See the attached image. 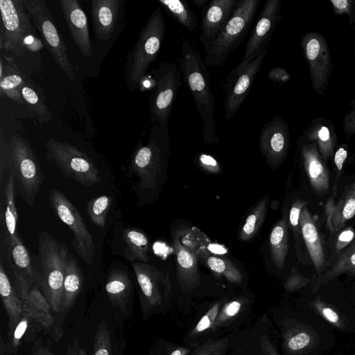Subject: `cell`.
I'll list each match as a JSON object with an SVG mask.
<instances>
[{
    "instance_id": "6da1fadb",
    "label": "cell",
    "mask_w": 355,
    "mask_h": 355,
    "mask_svg": "<svg viewBox=\"0 0 355 355\" xmlns=\"http://www.w3.org/2000/svg\"><path fill=\"white\" fill-rule=\"evenodd\" d=\"M207 65L198 49L183 38L181 71L191 92L203 124V139L207 145L218 143L215 119L216 99L210 89Z\"/></svg>"
},
{
    "instance_id": "7a4b0ae2",
    "label": "cell",
    "mask_w": 355,
    "mask_h": 355,
    "mask_svg": "<svg viewBox=\"0 0 355 355\" xmlns=\"http://www.w3.org/2000/svg\"><path fill=\"white\" fill-rule=\"evenodd\" d=\"M165 34V21L159 8L151 16L134 48L127 55L125 79L130 91L139 87L146 78L150 65L159 56Z\"/></svg>"
},
{
    "instance_id": "3957f363",
    "label": "cell",
    "mask_w": 355,
    "mask_h": 355,
    "mask_svg": "<svg viewBox=\"0 0 355 355\" xmlns=\"http://www.w3.org/2000/svg\"><path fill=\"white\" fill-rule=\"evenodd\" d=\"M39 258L43 275L40 286L55 312H62L63 284L70 254L67 248L46 232H42L38 242Z\"/></svg>"
},
{
    "instance_id": "277c9868",
    "label": "cell",
    "mask_w": 355,
    "mask_h": 355,
    "mask_svg": "<svg viewBox=\"0 0 355 355\" xmlns=\"http://www.w3.org/2000/svg\"><path fill=\"white\" fill-rule=\"evenodd\" d=\"M260 0H240L217 38L205 49L208 67H220L242 42L255 19Z\"/></svg>"
},
{
    "instance_id": "5b68a950",
    "label": "cell",
    "mask_w": 355,
    "mask_h": 355,
    "mask_svg": "<svg viewBox=\"0 0 355 355\" xmlns=\"http://www.w3.org/2000/svg\"><path fill=\"white\" fill-rule=\"evenodd\" d=\"M9 170L18 181L21 195L33 206L45 176L30 144L19 135H14L9 144Z\"/></svg>"
},
{
    "instance_id": "8992f818",
    "label": "cell",
    "mask_w": 355,
    "mask_h": 355,
    "mask_svg": "<svg viewBox=\"0 0 355 355\" xmlns=\"http://www.w3.org/2000/svg\"><path fill=\"white\" fill-rule=\"evenodd\" d=\"M154 126L149 143L146 146H138L130 162V170L139 179L135 186L139 189L155 188L168 150L169 122Z\"/></svg>"
},
{
    "instance_id": "52a82bcc",
    "label": "cell",
    "mask_w": 355,
    "mask_h": 355,
    "mask_svg": "<svg viewBox=\"0 0 355 355\" xmlns=\"http://www.w3.org/2000/svg\"><path fill=\"white\" fill-rule=\"evenodd\" d=\"M2 24L0 49L22 56L33 40L34 30L23 0H0ZM34 41V40H33Z\"/></svg>"
},
{
    "instance_id": "ba28073f",
    "label": "cell",
    "mask_w": 355,
    "mask_h": 355,
    "mask_svg": "<svg viewBox=\"0 0 355 355\" xmlns=\"http://www.w3.org/2000/svg\"><path fill=\"white\" fill-rule=\"evenodd\" d=\"M46 148L49 159L67 178L85 187L101 182L95 165L76 147L50 139L47 141Z\"/></svg>"
},
{
    "instance_id": "9c48e42d",
    "label": "cell",
    "mask_w": 355,
    "mask_h": 355,
    "mask_svg": "<svg viewBox=\"0 0 355 355\" xmlns=\"http://www.w3.org/2000/svg\"><path fill=\"white\" fill-rule=\"evenodd\" d=\"M23 3L34 27L56 62L65 76L74 82L76 78L74 67L69 59L66 45L46 3L44 0H23Z\"/></svg>"
},
{
    "instance_id": "30bf717a",
    "label": "cell",
    "mask_w": 355,
    "mask_h": 355,
    "mask_svg": "<svg viewBox=\"0 0 355 355\" xmlns=\"http://www.w3.org/2000/svg\"><path fill=\"white\" fill-rule=\"evenodd\" d=\"M154 75L155 86L150 99V109L152 122L157 125L170 122L183 77L178 66L170 62H162Z\"/></svg>"
},
{
    "instance_id": "8fae6325",
    "label": "cell",
    "mask_w": 355,
    "mask_h": 355,
    "mask_svg": "<svg viewBox=\"0 0 355 355\" xmlns=\"http://www.w3.org/2000/svg\"><path fill=\"white\" fill-rule=\"evenodd\" d=\"M49 201L56 216L73 233L72 244L75 250L86 264L91 265L95 257V245L79 209L55 188L50 192Z\"/></svg>"
},
{
    "instance_id": "7c38bea8",
    "label": "cell",
    "mask_w": 355,
    "mask_h": 355,
    "mask_svg": "<svg viewBox=\"0 0 355 355\" xmlns=\"http://www.w3.org/2000/svg\"><path fill=\"white\" fill-rule=\"evenodd\" d=\"M267 50V48L264 49L254 59L242 60L227 78L225 84L227 119H230L238 113L247 99Z\"/></svg>"
},
{
    "instance_id": "4fadbf2b",
    "label": "cell",
    "mask_w": 355,
    "mask_h": 355,
    "mask_svg": "<svg viewBox=\"0 0 355 355\" xmlns=\"http://www.w3.org/2000/svg\"><path fill=\"white\" fill-rule=\"evenodd\" d=\"M237 0H212L203 8L201 14V34L199 41L207 49L231 17Z\"/></svg>"
},
{
    "instance_id": "5bb4252c",
    "label": "cell",
    "mask_w": 355,
    "mask_h": 355,
    "mask_svg": "<svg viewBox=\"0 0 355 355\" xmlns=\"http://www.w3.org/2000/svg\"><path fill=\"white\" fill-rule=\"evenodd\" d=\"M279 1L269 0L262 10L257 23L255 25L250 38L246 45L242 60L254 59L262 51L266 48L271 35L277 22Z\"/></svg>"
},
{
    "instance_id": "9a60e30c",
    "label": "cell",
    "mask_w": 355,
    "mask_h": 355,
    "mask_svg": "<svg viewBox=\"0 0 355 355\" xmlns=\"http://www.w3.org/2000/svg\"><path fill=\"white\" fill-rule=\"evenodd\" d=\"M60 7L74 41L87 58L93 55L87 16L78 0H60Z\"/></svg>"
},
{
    "instance_id": "2e32d148",
    "label": "cell",
    "mask_w": 355,
    "mask_h": 355,
    "mask_svg": "<svg viewBox=\"0 0 355 355\" xmlns=\"http://www.w3.org/2000/svg\"><path fill=\"white\" fill-rule=\"evenodd\" d=\"M24 312L32 321H36L45 328L51 326L54 319L51 314V308L44 295L23 276H15Z\"/></svg>"
},
{
    "instance_id": "e0dca14e",
    "label": "cell",
    "mask_w": 355,
    "mask_h": 355,
    "mask_svg": "<svg viewBox=\"0 0 355 355\" xmlns=\"http://www.w3.org/2000/svg\"><path fill=\"white\" fill-rule=\"evenodd\" d=\"M284 126L277 117L264 124L260 137V149L268 165L277 168L286 153V137Z\"/></svg>"
},
{
    "instance_id": "ac0fdd59",
    "label": "cell",
    "mask_w": 355,
    "mask_h": 355,
    "mask_svg": "<svg viewBox=\"0 0 355 355\" xmlns=\"http://www.w3.org/2000/svg\"><path fill=\"white\" fill-rule=\"evenodd\" d=\"M122 2L121 0H93L91 12L98 40L108 41L116 28Z\"/></svg>"
},
{
    "instance_id": "d6986e66",
    "label": "cell",
    "mask_w": 355,
    "mask_h": 355,
    "mask_svg": "<svg viewBox=\"0 0 355 355\" xmlns=\"http://www.w3.org/2000/svg\"><path fill=\"white\" fill-rule=\"evenodd\" d=\"M300 226L312 262L317 275H320L325 271V266L323 247L312 216L306 207L301 213Z\"/></svg>"
},
{
    "instance_id": "ffe728a7",
    "label": "cell",
    "mask_w": 355,
    "mask_h": 355,
    "mask_svg": "<svg viewBox=\"0 0 355 355\" xmlns=\"http://www.w3.org/2000/svg\"><path fill=\"white\" fill-rule=\"evenodd\" d=\"M8 259L15 276L24 277L30 284L38 282L40 286L41 276L36 274L31 262L28 250L20 237L7 240Z\"/></svg>"
},
{
    "instance_id": "44dd1931",
    "label": "cell",
    "mask_w": 355,
    "mask_h": 355,
    "mask_svg": "<svg viewBox=\"0 0 355 355\" xmlns=\"http://www.w3.org/2000/svg\"><path fill=\"white\" fill-rule=\"evenodd\" d=\"M132 266L144 296L154 302L159 296V285L165 282L168 275L147 262H133Z\"/></svg>"
},
{
    "instance_id": "7402d4cb",
    "label": "cell",
    "mask_w": 355,
    "mask_h": 355,
    "mask_svg": "<svg viewBox=\"0 0 355 355\" xmlns=\"http://www.w3.org/2000/svg\"><path fill=\"white\" fill-rule=\"evenodd\" d=\"M0 295L9 318V334L12 333L22 319L23 304L18 296L8 276L3 264H0Z\"/></svg>"
},
{
    "instance_id": "603a6c76",
    "label": "cell",
    "mask_w": 355,
    "mask_h": 355,
    "mask_svg": "<svg viewBox=\"0 0 355 355\" xmlns=\"http://www.w3.org/2000/svg\"><path fill=\"white\" fill-rule=\"evenodd\" d=\"M344 273L355 275V240L341 253L337 262L331 268L312 277V291L317 293L322 286Z\"/></svg>"
},
{
    "instance_id": "cb8c5ba5",
    "label": "cell",
    "mask_w": 355,
    "mask_h": 355,
    "mask_svg": "<svg viewBox=\"0 0 355 355\" xmlns=\"http://www.w3.org/2000/svg\"><path fill=\"white\" fill-rule=\"evenodd\" d=\"M106 291L112 305L126 312L131 293L128 274L121 269L113 271L108 277Z\"/></svg>"
},
{
    "instance_id": "d4e9b609",
    "label": "cell",
    "mask_w": 355,
    "mask_h": 355,
    "mask_svg": "<svg viewBox=\"0 0 355 355\" xmlns=\"http://www.w3.org/2000/svg\"><path fill=\"white\" fill-rule=\"evenodd\" d=\"M84 276L82 268L76 257L69 256L63 284L62 299V311L73 308L84 286Z\"/></svg>"
},
{
    "instance_id": "484cf974",
    "label": "cell",
    "mask_w": 355,
    "mask_h": 355,
    "mask_svg": "<svg viewBox=\"0 0 355 355\" xmlns=\"http://www.w3.org/2000/svg\"><path fill=\"white\" fill-rule=\"evenodd\" d=\"M355 216V180L347 185L336 203L327 224L331 231H339L347 222Z\"/></svg>"
},
{
    "instance_id": "4316f807",
    "label": "cell",
    "mask_w": 355,
    "mask_h": 355,
    "mask_svg": "<svg viewBox=\"0 0 355 355\" xmlns=\"http://www.w3.org/2000/svg\"><path fill=\"white\" fill-rule=\"evenodd\" d=\"M289 230L286 218L273 227L269 239V249L274 265L279 270L285 266L289 252Z\"/></svg>"
},
{
    "instance_id": "83f0119b",
    "label": "cell",
    "mask_w": 355,
    "mask_h": 355,
    "mask_svg": "<svg viewBox=\"0 0 355 355\" xmlns=\"http://www.w3.org/2000/svg\"><path fill=\"white\" fill-rule=\"evenodd\" d=\"M304 165L310 185L319 196L325 195L330 190V174L328 169L316 153L304 154Z\"/></svg>"
},
{
    "instance_id": "f1b7e54d",
    "label": "cell",
    "mask_w": 355,
    "mask_h": 355,
    "mask_svg": "<svg viewBox=\"0 0 355 355\" xmlns=\"http://www.w3.org/2000/svg\"><path fill=\"white\" fill-rule=\"evenodd\" d=\"M124 255L128 261L148 262L150 242L147 236L135 229H126L123 233Z\"/></svg>"
},
{
    "instance_id": "f546056e",
    "label": "cell",
    "mask_w": 355,
    "mask_h": 355,
    "mask_svg": "<svg viewBox=\"0 0 355 355\" xmlns=\"http://www.w3.org/2000/svg\"><path fill=\"white\" fill-rule=\"evenodd\" d=\"M159 2L185 30L193 32L196 28V17L186 2L181 0H159Z\"/></svg>"
},
{
    "instance_id": "4dcf8cb0",
    "label": "cell",
    "mask_w": 355,
    "mask_h": 355,
    "mask_svg": "<svg viewBox=\"0 0 355 355\" xmlns=\"http://www.w3.org/2000/svg\"><path fill=\"white\" fill-rule=\"evenodd\" d=\"M174 249L179 274L186 278L197 276L198 264L196 254L189 247L184 246L179 238L174 239Z\"/></svg>"
},
{
    "instance_id": "1f68e13d",
    "label": "cell",
    "mask_w": 355,
    "mask_h": 355,
    "mask_svg": "<svg viewBox=\"0 0 355 355\" xmlns=\"http://www.w3.org/2000/svg\"><path fill=\"white\" fill-rule=\"evenodd\" d=\"M25 81L14 65H8L5 76L0 79V89L10 100L24 104L21 89Z\"/></svg>"
},
{
    "instance_id": "d6a6232c",
    "label": "cell",
    "mask_w": 355,
    "mask_h": 355,
    "mask_svg": "<svg viewBox=\"0 0 355 355\" xmlns=\"http://www.w3.org/2000/svg\"><path fill=\"white\" fill-rule=\"evenodd\" d=\"M269 199L268 196L262 198L247 218L240 233V238L242 241H250L260 231L266 215Z\"/></svg>"
},
{
    "instance_id": "836d02e7",
    "label": "cell",
    "mask_w": 355,
    "mask_h": 355,
    "mask_svg": "<svg viewBox=\"0 0 355 355\" xmlns=\"http://www.w3.org/2000/svg\"><path fill=\"white\" fill-rule=\"evenodd\" d=\"M15 177L10 173L5 191L7 203L5 222L8 236L7 240H14L19 237L17 231L18 212L15 203Z\"/></svg>"
},
{
    "instance_id": "e575fe53",
    "label": "cell",
    "mask_w": 355,
    "mask_h": 355,
    "mask_svg": "<svg viewBox=\"0 0 355 355\" xmlns=\"http://www.w3.org/2000/svg\"><path fill=\"white\" fill-rule=\"evenodd\" d=\"M112 204L111 196L103 195L90 201L87 205L88 215L93 224L104 228Z\"/></svg>"
},
{
    "instance_id": "d590c367",
    "label": "cell",
    "mask_w": 355,
    "mask_h": 355,
    "mask_svg": "<svg viewBox=\"0 0 355 355\" xmlns=\"http://www.w3.org/2000/svg\"><path fill=\"white\" fill-rule=\"evenodd\" d=\"M318 340L319 336L314 330L310 326H304L290 336L288 346L292 352H310L316 346Z\"/></svg>"
},
{
    "instance_id": "8d00e7d4",
    "label": "cell",
    "mask_w": 355,
    "mask_h": 355,
    "mask_svg": "<svg viewBox=\"0 0 355 355\" xmlns=\"http://www.w3.org/2000/svg\"><path fill=\"white\" fill-rule=\"evenodd\" d=\"M203 257L207 266L218 274L225 275L231 281H241L242 274L236 266L226 258L210 256L205 254Z\"/></svg>"
},
{
    "instance_id": "74e56055",
    "label": "cell",
    "mask_w": 355,
    "mask_h": 355,
    "mask_svg": "<svg viewBox=\"0 0 355 355\" xmlns=\"http://www.w3.org/2000/svg\"><path fill=\"white\" fill-rule=\"evenodd\" d=\"M21 93L24 102L26 103L30 110L41 117H47L49 119L51 114L45 100L41 99L39 93L30 84L25 82L21 89Z\"/></svg>"
},
{
    "instance_id": "f35d334b",
    "label": "cell",
    "mask_w": 355,
    "mask_h": 355,
    "mask_svg": "<svg viewBox=\"0 0 355 355\" xmlns=\"http://www.w3.org/2000/svg\"><path fill=\"white\" fill-rule=\"evenodd\" d=\"M93 355H113L111 336L105 322L101 323L98 327Z\"/></svg>"
},
{
    "instance_id": "ab89813d",
    "label": "cell",
    "mask_w": 355,
    "mask_h": 355,
    "mask_svg": "<svg viewBox=\"0 0 355 355\" xmlns=\"http://www.w3.org/2000/svg\"><path fill=\"white\" fill-rule=\"evenodd\" d=\"M312 306L328 323L337 328H345L343 317L332 306L317 299L312 303Z\"/></svg>"
},
{
    "instance_id": "60d3db41",
    "label": "cell",
    "mask_w": 355,
    "mask_h": 355,
    "mask_svg": "<svg viewBox=\"0 0 355 355\" xmlns=\"http://www.w3.org/2000/svg\"><path fill=\"white\" fill-rule=\"evenodd\" d=\"M308 203L307 201L304 200H297L293 203L290 211V224L293 230L297 245H301V237L302 236L300 226L301 213Z\"/></svg>"
},
{
    "instance_id": "b9f144b4",
    "label": "cell",
    "mask_w": 355,
    "mask_h": 355,
    "mask_svg": "<svg viewBox=\"0 0 355 355\" xmlns=\"http://www.w3.org/2000/svg\"><path fill=\"white\" fill-rule=\"evenodd\" d=\"M31 321L32 319L30 317L24 312L23 317L18 325L12 333L9 334L10 343L7 345L8 351L10 350V352H12L18 349L21 340L25 335Z\"/></svg>"
},
{
    "instance_id": "7bdbcfd3",
    "label": "cell",
    "mask_w": 355,
    "mask_h": 355,
    "mask_svg": "<svg viewBox=\"0 0 355 355\" xmlns=\"http://www.w3.org/2000/svg\"><path fill=\"white\" fill-rule=\"evenodd\" d=\"M312 279L301 275L297 268H294L288 277L286 288L291 292H295L309 285Z\"/></svg>"
},
{
    "instance_id": "ee69618b",
    "label": "cell",
    "mask_w": 355,
    "mask_h": 355,
    "mask_svg": "<svg viewBox=\"0 0 355 355\" xmlns=\"http://www.w3.org/2000/svg\"><path fill=\"white\" fill-rule=\"evenodd\" d=\"M9 170V144L1 133V139H0V178L3 181L5 174Z\"/></svg>"
},
{
    "instance_id": "f6af8a7d",
    "label": "cell",
    "mask_w": 355,
    "mask_h": 355,
    "mask_svg": "<svg viewBox=\"0 0 355 355\" xmlns=\"http://www.w3.org/2000/svg\"><path fill=\"white\" fill-rule=\"evenodd\" d=\"M200 166L205 171L211 173L218 174L220 172V166L215 158L207 154H202L198 157Z\"/></svg>"
},
{
    "instance_id": "bcb514c9",
    "label": "cell",
    "mask_w": 355,
    "mask_h": 355,
    "mask_svg": "<svg viewBox=\"0 0 355 355\" xmlns=\"http://www.w3.org/2000/svg\"><path fill=\"white\" fill-rule=\"evenodd\" d=\"M355 233L352 229H347L343 231L339 236L336 244L337 251H341L346 246L349 245L354 240Z\"/></svg>"
},
{
    "instance_id": "7dc6e473",
    "label": "cell",
    "mask_w": 355,
    "mask_h": 355,
    "mask_svg": "<svg viewBox=\"0 0 355 355\" xmlns=\"http://www.w3.org/2000/svg\"><path fill=\"white\" fill-rule=\"evenodd\" d=\"M347 158V152L343 148L339 149L334 157V163L336 166L338 174L336 178V183L334 185V187H337V182L339 179L340 172L342 170L343 163Z\"/></svg>"
},
{
    "instance_id": "c3c4849f",
    "label": "cell",
    "mask_w": 355,
    "mask_h": 355,
    "mask_svg": "<svg viewBox=\"0 0 355 355\" xmlns=\"http://www.w3.org/2000/svg\"><path fill=\"white\" fill-rule=\"evenodd\" d=\"M66 355H88L85 350L82 347L80 339L76 337L73 343H71L67 350Z\"/></svg>"
},
{
    "instance_id": "681fc988",
    "label": "cell",
    "mask_w": 355,
    "mask_h": 355,
    "mask_svg": "<svg viewBox=\"0 0 355 355\" xmlns=\"http://www.w3.org/2000/svg\"><path fill=\"white\" fill-rule=\"evenodd\" d=\"M320 50V44L317 39L311 40L307 45V54L310 60H315Z\"/></svg>"
},
{
    "instance_id": "f907efd6",
    "label": "cell",
    "mask_w": 355,
    "mask_h": 355,
    "mask_svg": "<svg viewBox=\"0 0 355 355\" xmlns=\"http://www.w3.org/2000/svg\"><path fill=\"white\" fill-rule=\"evenodd\" d=\"M32 355H56L51 350L43 345L42 340L38 339L34 343Z\"/></svg>"
},
{
    "instance_id": "816d5d0a",
    "label": "cell",
    "mask_w": 355,
    "mask_h": 355,
    "mask_svg": "<svg viewBox=\"0 0 355 355\" xmlns=\"http://www.w3.org/2000/svg\"><path fill=\"white\" fill-rule=\"evenodd\" d=\"M286 78V72H284V71L279 68L273 69L268 75V79L275 82L285 81Z\"/></svg>"
},
{
    "instance_id": "f5cc1de1",
    "label": "cell",
    "mask_w": 355,
    "mask_h": 355,
    "mask_svg": "<svg viewBox=\"0 0 355 355\" xmlns=\"http://www.w3.org/2000/svg\"><path fill=\"white\" fill-rule=\"evenodd\" d=\"M241 308V304L237 301L233 302L227 308V312L229 316L233 317L236 315Z\"/></svg>"
},
{
    "instance_id": "db71d44e",
    "label": "cell",
    "mask_w": 355,
    "mask_h": 355,
    "mask_svg": "<svg viewBox=\"0 0 355 355\" xmlns=\"http://www.w3.org/2000/svg\"><path fill=\"white\" fill-rule=\"evenodd\" d=\"M211 324V321L209 319V317L207 315L205 316L200 321L198 324L197 325L196 329L198 332H203L207 328L209 327Z\"/></svg>"
},
{
    "instance_id": "11a10c76",
    "label": "cell",
    "mask_w": 355,
    "mask_h": 355,
    "mask_svg": "<svg viewBox=\"0 0 355 355\" xmlns=\"http://www.w3.org/2000/svg\"><path fill=\"white\" fill-rule=\"evenodd\" d=\"M319 137L322 141H327L330 139V132L327 127H322L319 132Z\"/></svg>"
},
{
    "instance_id": "9f6ffc18",
    "label": "cell",
    "mask_w": 355,
    "mask_h": 355,
    "mask_svg": "<svg viewBox=\"0 0 355 355\" xmlns=\"http://www.w3.org/2000/svg\"><path fill=\"white\" fill-rule=\"evenodd\" d=\"M333 5L339 10H344L346 8L348 3L346 0H332Z\"/></svg>"
},
{
    "instance_id": "6f0895ef",
    "label": "cell",
    "mask_w": 355,
    "mask_h": 355,
    "mask_svg": "<svg viewBox=\"0 0 355 355\" xmlns=\"http://www.w3.org/2000/svg\"><path fill=\"white\" fill-rule=\"evenodd\" d=\"M193 4L199 8H204L208 5V0H192Z\"/></svg>"
},
{
    "instance_id": "680465c9",
    "label": "cell",
    "mask_w": 355,
    "mask_h": 355,
    "mask_svg": "<svg viewBox=\"0 0 355 355\" xmlns=\"http://www.w3.org/2000/svg\"><path fill=\"white\" fill-rule=\"evenodd\" d=\"M7 345L1 338V345H0V355H6Z\"/></svg>"
},
{
    "instance_id": "91938a15",
    "label": "cell",
    "mask_w": 355,
    "mask_h": 355,
    "mask_svg": "<svg viewBox=\"0 0 355 355\" xmlns=\"http://www.w3.org/2000/svg\"><path fill=\"white\" fill-rule=\"evenodd\" d=\"M172 355H182L180 350H176L174 351Z\"/></svg>"
}]
</instances>
